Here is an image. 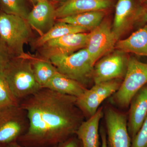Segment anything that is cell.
<instances>
[{"label": "cell", "instance_id": "11", "mask_svg": "<svg viewBox=\"0 0 147 147\" xmlns=\"http://www.w3.org/2000/svg\"><path fill=\"white\" fill-rule=\"evenodd\" d=\"M89 32L66 35L50 40L39 47L42 58L48 59L56 55H70L86 48Z\"/></svg>", "mask_w": 147, "mask_h": 147}, {"label": "cell", "instance_id": "26", "mask_svg": "<svg viewBox=\"0 0 147 147\" xmlns=\"http://www.w3.org/2000/svg\"><path fill=\"white\" fill-rule=\"evenodd\" d=\"M147 24V4L138 5L134 16V25L142 27Z\"/></svg>", "mask_w": 147, "mask_h": 147}, {"label": "cell", "instance_id": "22", "mask_svg": "<svg viewBox=\"0 0 147 147\" xmlns=\"http://www.w3.org/2000/svg\"><path fill=\"white\" fill-rule=\"evenodd\" d=\"M0 6L3 12L20 16L26 20L30 11L26 0H0Z\"/></svg>", "mask_w": 147, "mask_h": 147}, {"label": "cell", "instance_id": "19", "mask_svg": "<svg viewBox=\"0 0 147 147\" xmlns=\"http://www.w3.org/2000/svg\"><path fill=\"white\" fill-rule=\"evenodd\" d=\"M86 29L64 22L57 21L50 30L33 42V47L39 48L48 41L66 35L88 32Z\"/></svg>", "mask_w": 147, "mask_h": 147}, {"label": "cell", "instance_id": "12", "mask_svg": "<svg viewBox=\"0 0 147 147\" xmlns=\"http://www.w3.org/2000/svg\"><path fill=\"white\" fill-rule=\"evenodd\" d=\"M55 9L47 0H40L30 11L27 22L40 36L50 30L55 24Z\"/></svg>", "mask_w": 147, "mask_h": 147}, {"label": "cell", "instance_id": "31", "mask_svg": "<svg viewBox=\"0 0 147 147\" xmlns=\"http://www.w3.org/2000/svg\"><path fill=\"white\" fill-rule=\"evenodd\" d=\"M139 1L142 3L147 4V0H139Z\"/></svg>", "mask_w": 147, "mask_h": 147}, {"label": "cell", "instance_id": "5", "mask_svg": "<svg viewBox=\"0 0 147 147\" xmlns=\"http://www.w3.org/2000/svg\"><path fill=\"white\" fill-rule=\"evenodd\" d=\"M147 84V63L130 57L123 82L113 94V101L121 107H127L137 92Z\"/></svg>", "mask_w": 147, "mask_h": 147}, {"label": "cell", "instance_id": "16", "mask_svg": "<svg viewBox=\"0 0 147 147\" xmlns=\"http://www.w3.org/2000/svg\"><path fill=\"white\" fill-rule=\"evenodd\" d=\"M102 115V108H99L94 115L83 121L78 127L75 135L82 142L83 147H99L98 127Z\"/></svg>", "mask_w": 147, "mask_h": 147}, {"label": "cell", "instance_id": "8", "mask_svg": "<svg viewBox=\"0 0 147 147\" xmlns=\"http://www.w3.org/2000/svg\"><path fill=\"white\" fill-rule=\"evenodd\" d=\"M121 83V79H116L94 84L76 98V105L83 115L89 118L96 113L105 99L117 91Z\"/></svg>", "mask_w": 147, "mask_h": 147}, {"label": "cell", "instance_id": "29", "mask_svg": "<svg viewBox=\"0 0 147 147\" xmlns=\"http://www.w3.org/2000/svg\"><path fill=\"white\" fill-rule=\"evenodd\" d=\"M5 147H26L19 144L17 142H14L10 143L6 146Z\"/></svg>", "mask_w": 147, "mask_h": 147}, {"label": "cell", "instance_id": "25", "mask_svg": "<svg viewBox=\"0 0 147 147\" xmlns=\"http://www.w3.org/2000/svg\"><path fill=\"white\" fill-rule=\"evenodd\" d=\"M130 147H147V116L139 131L131 140Z\"/></svg>", "mask_w": 147, "mask_h": 147}, {"label": "cell", "instance_id": "21", "mask_svg": "<svg viewBox=\"0 0 147 147\" xmlns=\"http://www.w3.org/2000/svg\"><path fill=\"white\" fill-rule=\"evenodd\" d=\"M31 58L36 79L41 88H43L58 72L57 70L49 60L32 56Z\"/></svg>", "mask_w": 147, "mask_h": 147}, {"label": "cell", "instance_id": "28", "mask_svg": "<svg viewBox=\"0 0 147 147\" xmlns=\"http://www.w3.org/2000/svg\"><path fill=\"white\" fill-rule=\"evenodd\" d=\"M100 133L101 139V147H108L106 131L103 129H101Z\"/></svg>", "mask_w": 147, "mask_h": 147}, {"label": "cell", "instance_id": "20", "mask_svg": "<svg viewBox=\"0 0 147 147\" xmlns=\"http://www.w3.org/2000/svg\"><path fill=\"white\" fill-rule=\"evenodd\" d=\"M105 15V11H94L60 18L57 20L82 27L87 30L88 32H90L102 22Z\"/></svg>", "mask_w": 147, "mask_h": 147}, {"label": "cell", "instance_id": "17", "mask_svg": "<svg viewBox=\"0 0 147 147\" xmlns=\"http://www.w3.org/2000/svg\"><path fill=\"white\" fill-rule=\"evenodd\" d=\"M115 47L125 53L147 57V24L127 38L118 40Z\"/></svg>", "mask_w": 147, "mask_h": 147}, {"label": "cell", "instance_id": "23", "mask_svg": "<svg viewBox=\"0 0 147 147\" xmlns=\"http://www.w3.org/2000/svg\"><path fill=\"white\" fill-rule=\"evenodd\" d=\"M19 105L11 90L3 71H0V110Z\"/></svg>", "mask_w": 147, "mask_h": 147}, {"label": "cell", "instance_id": "15", "mask_svg": "<svg viewBox=\"0 0 147 147\" xmlns=\"http://www.w3.org/2000/svg\"><path fill=\"white\" fill-rule=\"evenodd\" d=\"M138 5L134 0H118L115 7L112 30L119 40L121 36L134 25V15Z\"/></svg>", "mask_w": 147, "mask_h": 147}, {"label": "cell", "instance_id": "9", "mask_svg": "<svg viewBox=\"0 0 147 147\" xmlns=\"http://www.w3.org/2000/svg\"><path fill=\"white\" fill-rule=\"evenodd\" d=\"M118 40L108 21H102L89 32L86 48L93 63L112 52Z\"/></svg>", "mask_w": 147, "mask_h": 147}, {"label": "cell", "instance_id": "4", "mask_svg": "<svg viewBox=\"0 0 147 147\" xmlns=\"http://www.w3.org/2000/svg\"><path fill=\"white\" fill-rule=\"evenodd\" d=\"M48 60L58 72L85 86L88 80L92 78L94 64L86 48L70 55L52 56Z\"/></svg>", "mask_w": 147, "mask_h": 147}, {"label": "cell", "instance_id": "2", "mask_svg": "<svg viewBox=\"0 0 147 147\" xmlns=\"http://www.w3.org/2000/svg\"><path fill=\"white\" fill-rule=\"evenodd\" d=\"M3 72L11 90L18 101L42 88L35 77L30 55L15 57Z\"/></svg>", "mask_w": 147, "mask_h": 147}, {"label": "cell", "instance_id": "13", "mask_svg": "<svg viewBox=\"0 0 147 147\" xmlns=\"http://www.w3.org/2000/svg\"><path fill=\"white\" fill-rule=\"evenodd\" d=\"M110 0H66L55 9L56 19L94 11H105L111 6Z\"/></svg>", "mask_w": 147, "mask_h": 147}, {"label": "cell", "instance_id": "14", "mask_svg": "<svg viewBox=\"0 0 147 147\" xmlns=\"http://www.w3.org/2000/svg\"><path fill=\"white\" fill-rule=\"evenodd\" d=\"M129 105L127 129L131 141L147 116V84L137 92Z\"/></svg>", "mask_w": 147, "mask_h": 147}, {"label": "cell", "instance_id": "18", "mask_svg": "<svg viewBox=\"0 0 147 147\" xmlns=\"http://www.w3.org/2000/svg\"><path fill=\"white\" fill-rule=\"evenodd\" d=\"M43 88L76 98L82 95L87 89L85 86L81 83L58 71Z\"/></svg>", "mask_w": 147, "mask_h": 147}, {"label": "cell", "instance_id": "1", "mask_svg": "<svg viewBox=\"0 0 147 147\" xmlns=\"http://www.w3.org/2000/svg\"><path fill=\"white\" fill-rule=\"evenodd\" d=\"M76 98L42 88L22 100L28 127L17 142L26 147H56L75 135L83 122Z\"/></svg>", "mask_w": 147, "mask_h": 147}, {"label": "cell", "instance_id": "3", "mask_svg": "<svg viewBox=\"0 0 147 147\" xmlns=\"http://www.w3.org/2000/svg\"><path fill=\"white\" fill-rule=\"evenodd\" d=\"M32 28L20 16L0 13V36L16 57L25 56L24 46L32 36Z\"/></svg>", "mask_w": 147, "mask_h": 147}, {"label": "cell", "instance_id": "27", "mask_svg": "<svg viewBox=\"0 0 147 147\" xmlns=\"http://www.w3.org/2000/svg\"><path fill=\"white\" fill-rule=\"evenodd\" d=\"M74 135L56 147H83L80 139H78L76 135L75 136Z\"/></svg>", "mask_w": 147, "mask_h": 147}, {"label": "cell", "instance_id": "6", "mask_svg": "<svg viewBox=\"0 0 147 147\" xmlns=\"http://www.w3.org/2000/svg\"><path fill=\"white\" fill-rule=\"evenodd\" d=\"M28 127L26 112L20 104L0 110V144L16 142Z\"/></svg>", "mask_w": 147, "mask_h": 147}, {"label": "cell", "instance_id": "7", "mask_svg": "<svg viewBox=\"0 0 147 147\" xmlns=\"http://www.w3.org/2000/svg\"><path fill=\"white\" fill-rule=\"evenodd\" d=\"M128 58L126 53L117 50L98 60L95 64L92 74L94 84L124 78Z\"/></svg>", "mask_w": 147, "mask_h": 147}, {"label": "cell", "instance_id": "24", "mask_svg": "<svg viewBox=\"0 0 147 147\" xmlns=\"http://www.w3.org/2000/svg\"><path fill=\"white\" fill-rule=\"evenodd\" d=\"M15 57L0 36V71H3Z\"/></svg>", "mask_w": 147, "mask_h": 147}, {"label": "cell", "instance_id": "10", "mask_svg": "<svg viewBox=\"0 0 147 147\" xmlns=\"http://www.w3.org/2000/svg\"><path fill=\"white\" fill-rule=\"evenodd\" d=\"M105 117L109 147H131L126 115L114 108H108L105 110Z\"/></svg>", "mask_w": 147, "mask_h": 147}, {"label": "cell", "instance_id": "30", "mask_svg": "<svg viewBox=\"0 0 147 147\" xmlns=\"http://www.w3.org/2000/svg\"><path fill=\"white\" fill-rule=\"evenodd\" d=\"M29 1H30L32 4L34 6L39 1H40V0H29Z\"/></svg>", "mask_w": 147, "mask_h": 147}]
</instances>
